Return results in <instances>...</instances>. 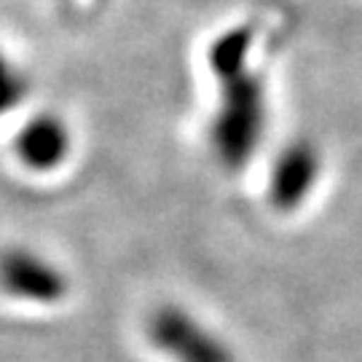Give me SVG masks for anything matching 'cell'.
I'll return each mask as SVG.
<instances>
[{
  "instance_id": "1",
  "label": "cell",
  "mask_w": 362,
  "mask_h": 362,
  "mask_svg": "<svg viewBox=\"0 0 362 362\" xmlns=\"http://www.w3.org/2000/svg\"><path fill=\"white\" fill-rule=\"evenodd\" d=\"M218 86L220 103L209 129L212 151L223 167L239 172L266 134V86L250 67L218 78Z\"/></svg>"
},
{
  "instance_id": "2",
  "label": "cell",
  "mask_w": 362,
  "mask_h": 362,
  "mask_svg": "<svg viewBox=\"0 0 362 362\" xmlns=\"http://www.w3.org/2000/svg\"><path fill=\"white\" fill-rule=\"evenodd\" d=\"M148 341L172 362H236L226 341L180 306H161L148 317Z\"/></svg>"
},
{
  "instance_id": "3",
  "label": "cell",
  "mask_w": 362,
  "mask_h": 362,
  "mask_svg": "<svg viewBox=\"0 0 362 362\" xmlns=\"http://www.w3.org/2000/svg\"><path fill=\"white\" fill-rule=\"evenodd\" d=\"M0 290L16 300L49 306L65 298L67 279L43 255L25 247H11L0 252Z\"/></svg>"
},
{
  "instance_id": "4",
  "label": "cell",
  "mask_w": 362,
  "mask_h": 362,
  "mask_svg": "<svg viewBox=\"0 0 362 362\" xmlns=\"http://www.w3.org/2000/svg\"><path fill=\"white\" fill-rule=\"evenodd\" d=\"M317 175H320L317 148L303 140L290 143L274 161L272 182H269L272 202L279 209H296L314 188Z\"/></svg>"
},
{
  "instance_id": "5",
  "label": "cell",
  "mask_w": 362,
  "mask_h": 362,
  "mask_svg": "<svg viewBox=\"0 0 362 362\" xmlns=\"http://www.w3.org/2000/svg\"><path fill=\"white\" fill-rule=\"evenodd\" d=\"M70 153V132L65 121L52 113L30 118L16 134V156L33 172L57 169Z\"/></svg>"
},
{
  "instance_id": "6",
  "label": "cell",
  "mask_w": 362,
  "mask_h": 362,
  "mask_svg": "<svg viewBox=\"0 0 362 362\" xmlns=\"http://www.w3.org/2000/svg\"><path fill=\"white\" fill-rule=\"evenodd\" d=\"M250 46H252V33L247 27H236V30H228L223 33L212 46H209V70L215 78L231 76V73H239L247 67V54H250Z\"/></svg>"
},
{
  "instance_id": "7",
  "label": "cell",
  "mask_w": 362,
  "mask_h": 362,
  "mask_svg": "<svg viewBox=\"0 0 362 362\" xmlns=\"http://www.w3.org/2000/svg\"><path fill=\"white\" fill-rule=\"evenodd\" d=\"M27 94V81L13 70L6 57L0 54V116L13 110Z\"/></svg>"
}]
</instances>
